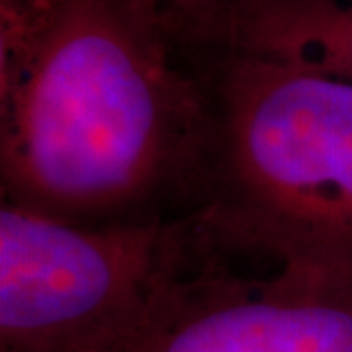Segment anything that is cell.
Masks as SVG:
<instances>
[{"label": "cell", "instance_id": "6da1fadb", "mask_svg": "<svg viewBox=\"0 0 352 352\" xmlns=\"http://www.w3.org/2000/svg\"><path fill=\"white\" fill-rule=\"evenodd\" d=\"M214 122L200 55L151 0H0V194L106 226L200 204Z\"/></svg>", "mask_w": 352, "mask_h": 352}, {"label": "cell", "instance_id": "7a4b0ae2", "mask_svg": "<svg viewBox=\"0 0 352 352\" xmlns=\"http://www.w3.org/2000/svg\"><path fill=\"white\" fill-rule=\"evenodd\" d=\"M214 138L198 208L215 227L352 270V85L201 53Z\"/></svg>", "mask_w": 352, "mask_h": 352}, {"label": "cell", "instance_id": "3957f363", "mask_svg": "<svg viewBox=\"0 0 352 352\" xmlns=\"http://www.w3.org/2000/svg\"><path fill=\"white\" fill-rule=\"evenodd\" d=\"M112 352H352V270L190 212L175 266Z\"/></svg>", "mask_w": 352, "mask_h": 352}, {"label": "cell", "instance_id": "277c9868", "mask_svg": "<svg viewBox=\"0 0 352 352\" xmlns=\"http://www.w3.org/2000/svg\"><path fill=\"white\" fill-rule=\"evenodd\" d=\"M0 351L112 352L175 264L186 214L87 226L0 201Z\"/></svg>", "mask_w": 352, "mask_h": 352}, {"label": "cell", "instance_id": "5b68a950", "mask_svg": "<svg viewBox=\"0 0 352 352\" xmlns=\"http://www.w3.org/2000/svg\"><path fill=\"white\" fill-rule=\"evenodd\" d=\"M200 51L261 59L352 85V0H233Z\"/></svg>", "mask_w": 352, "mask_h": 352}, {"label": "cell", "instance_id": "8992f818", "mask_svg": "<svg viewBox=\"0 0 352 352\" xmlns=\"http://www.w3.org/2000/svg\"><path fill=\"white\" fill-rule=\"evenodd\" d=\"M175 36L190 50H200L219 16L233 0H151Z\"/></svg>", "mask_w": 352, "mask_h": 352}, {"label": "cell", "instance_id": "52a82bcc", "mask_svg": "<svg viewBox=\"0 0 352 352\" xmlns=\"http://www.w3.org/2000/svg\"><path fill=\"white\" fill-rule=\"evenodd\" d=\"M30 2H41V0H30Z\"/></svg>", "mask_w": 352, "mask_h": 352}, {"label": "cell", "instance_id": "ba28073f", "mask_svg": "<svg viewBox=\"0 0 352 352\" xmlns=\"http://www.w3.org/2000/svg\"><path fill=\"white\" fill-rule=\"evenodd\" d=\"M0 352H10V351H0Z\"/></svg>", "mask_w": 352, "mask_h": 352}]
</instances>
